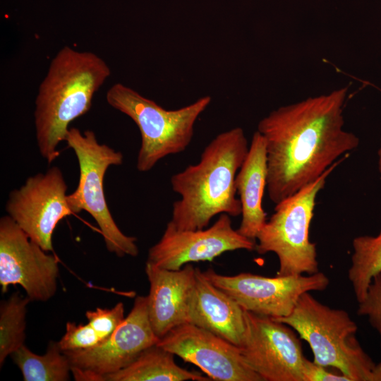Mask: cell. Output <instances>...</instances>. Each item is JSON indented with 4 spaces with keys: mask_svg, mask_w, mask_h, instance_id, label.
<instances>
[{
    "mask_svg": "<svg viewBox=\"0 0 381 381\" xmlns=\"http://www.w3.org/2000/svg\"><path fill=\"white\" fill-rule=\"evenodd\" d=\"M348 87L282 106L263 117L258 131L267 148V190L275 205L317 180L359 138L344 129Z\"/></svg>",
    "mask_w": 381,
    "mask_h": 381,
    "instance_id": "6da1fadb",
    "label": "cell"
},
{
    "mask_svg": "<svg viewBox=\"0 0 381 381\" xmlns=\"http://www.w3.org/2000/svg\"><path fill=\"white\" fill-rule=\"evenodd\" d=\"M248 149L243 130L233 128L212 139L197 164L174 174L171 188L181 198L173 203L168 223L178 230H197L217 214H241L235 179Z\"/></svg>",
    "mask_w": 381,
    "mask_h": 381,
    "instance_id": "7a4b0ae2",
    "label": "cell"
},
{
    "mask_svg": "<svg viewBox=\"0 0 381 381\" xmlns=\"http://www.w3.org/2000/svg\"><path fill=\"white\" fill-rule=\"evenodd\" d=\"M111 74L108 64L90 52L65 46L54 56L35 99V126L40 152L49 164L60 155L68 126L90 109L96 92Z\"/></svg>",
    "mask_w": 381,
    "mask_h": 381,
    "instance_id": "3957f363",
    "label": "cell"
},
{
    "mask_svg": "<svg viewBox=\"0 0 381 381\" xmlns=\"http://www.w3.org/2000/svg\"><path fill=\"white\" fill-rule=\"evenodd\" d=\"M273 319L308 344L315 364L335 368L349 381H381V363L376 364L363 350L356 338L358 326L346 310L332 308L306 292L289 315Z\"/></svg>",
    "mask_w": 381,
    "mask_h": 381,
    "instance_id": "277c9868",
    "label": "cell"
},
{
    "mask_svg": "<svg viewBox=\"0 0 381 381\" xmlns=\"http://www.w3.org/2000/svg\"><path fill=\"white\" fill-rule=\"evenodd\" d=\"M106 99L138 127L141 145L136 167L141 172L151 170L168 155L186 150L192 140L196 120L212 101L211 97L205 96L180 109L167 110L119 83L108 90Z\"/></svg>",
    "mask_w": 381,
    "mask_h": 381,
    "instance_id": "5b68a950",
    "label": "cell"
},
{
    "mask_svg": "<svg viewBox=\"0 0 381 381\" xmlns=\"http://www.w3.org/2000/svg\"><path fill=\"white\" fill-rule=\"evenodd\" d=\"M347 156L336 161L317 180L276 204L274 212L258 234L255 250L260 255H277V276L319 272L316 244L309 239L315 199L328 176Z\"/></svg>",
    "mask_w": 381,
    "mask_h": 381,
    "instance_id": "8992f818",
    "label": "cell"
},
{
    "mask_svg": "<svg viewBox=\"0 0 381 381\" xmlns=\"http://www.w3.org/2000/svg\"><path fill=\"white\" fill-rule=\"evenodd\" d=\"M65 141L74 151L79 164L76 189L67 195L72 213L87 212L97 222L106 247L119 257L137 256V238L124 234L118 227L107 204L104 179L110 166L121 165L123 154L106 144L99 143L92 131L82 133L77 128L68 129Z\"/></svg>",
    "mask_w": 381,
    "mask_h": 381,
    "instance_id": "52a82bcc",
    "label": "cell"
},
{
    "mask_svg": "<svg viewBox=\"0 0 381 381\" xmlns=\"http://www.w3.org/2000/svg\"><path fill=\"white\" fill-rule=\"evenodd\" d=\"M159 341L149 320L147 297L139 296L109 338L90 349L63 352L69 359L75 380L104 381L107 375L127 367Z\"/></svg>",
    "mask_w": 381,
    "mask_h": 381,
    "instance_id": "ba28073f",
    "label": "cell"
},
{
    "mask_svg": "<svg viewBox=\"0 0 381 381\" xmlns=\"http://www.w3.org/2000/svg\"><path fill=\"white\" fill-rule=\"evenodd\" d=\"M203 273L243 310L273 318L289 315L303 294L323 291L329 283L327 275L320 272L274 277L247 272L223 275L212 268Z\"/></svg>",
    "mask_w": 381,
    "mask_h": 381,
    "instance_id": "9c48e42d",
    "label": "cell"
},
{
    "mask_svg": "<svg viewBox=\"0 0 381 381\" xmlns=\"http://www.w3.org/2000/svg\"><path fill=\"white\" fill-rule=\"evenodd\" d=\"M246 332L241 353L263 381H304L300 339L289 325L244 310Z\"/></svg>",
    "mask_w": 381,
    "mask_h": 381,
    "instance_id": "30bf717a",
    "label": "cell"
},
{
    "mask_svg": "<svg viewBox=\"0 0 381 381\" xmlns=\"http://www.w3.org/2000/svg\"><path fill=\"white\" fill-rule=\"evenodd\" d=\"M67 185L61 169H49L27 179L13 190L6 205L8 215L44 250L53 251L57 224L73 214L67 202Z\"/></svg>",
    "mask_w": 381,
    "mask_h": 381,
    "instance_id": "8fae6325",
    "label": "cell"
},
{
    "mask_svg": "<svg viewBox=\"0 0 381 381\" xmlns=\"http://www.w3.org/2000/svg\"><path fill=\"white\" fill-rule=\"evenodd\" d=\"M8 216L0 219V285H20L31 301H47L57 289V258L47 254Z\"/></svg>",
    "mask_w": 381,
    "mask_h": 381,
    "instance_id": "7c38bea8",
    "label": "cell"
},
{
    "mask_svg": "<svg viewBox=\"0 0 381 381\" xmlns=\"http://www.w3.org/2000/svg\"><path fill=\"white\" fill-rule=\"evenodd\" d=\"M230 217L220 214L211 226L197 230H178L167 223L159 241L149 249L147 262L178 270L193 262L212 261L227 251L255 250L256 241L235 230Z\"/></svg>",
    "mask_w": 381,
    "mask_h": 381,
    "instance_id": "4fadbf2b",
    "label": "cell"
},
{
    "mask_svg": "<svg viewBox=\"0 0 381 381\" xmlns=\"http://www.w3.org/2000/svg\"><path fill=\"white\" fill-rule=\"evenodd\" d=\"M157 344L198 367L211 380L263 381L246 363L239 347L193 324L176 327Z\"/></svg>",
    "mask_w": 381,
    "mask_h": 381,
    "instance_id": "5bb4252c",
    "label": "cell"
},
{
    "mask_svg": "<svg viewBox=\"0 0 381 381\" xmlns=\"http://www.w3.org/2000/svg\"><path fill=\"white\" fill-rule=\"evenodd\" d=\"M145 270L150 284L149 320L160 339L176 327L190 323L195 294V267L188 263L180 270H169L146 262Z\"/></svg>",
    "mask_w": 381,
    "mask_h": 381,
    "instance_id": "9a60e30c",
    "label": "cell"
},
{
    "mask_svg": "<svg viewBox=\"0 0 381 381\" xmlns=\"http://www.w3.org/2000/svg\"><path fill=\"white\" fill-rule=\"evenodd\" d=\"M195 294L190 314L193 324L240 347L246 322L244 310L195 267Z\"/></svg>",
    "mask_w": 381,
    "mask_h": 381,
    "instance_id": "2e32d148",
    "label": "cell"
},
{
    "mask_svg": "<svg viewBox=\"0 0 381 381\" xmlns=\"http://www.w3.org/2000/svg\"><path fill=\"white\" fill-rule=\"evenodd\" d=\"M267 160L266 141L255 131L247 155L236 174L235 186L241 204L242 219L237 231L256 241V237L267 222L262 200L267 186Z\"/></svg>",
    "mask_w": 381,
    "mask_h": 381,
    "instance_id": "e0dca14e",
    "label": "cell"
},
{
    "mask_svg": "<svg viewBox=\"0 0 381 381\" xmlns=\"http://www.w3.org/2000/svg\"><path fill=\"white\" fill-rule=\"evenodd\" d=\"M174 354L157 344L144 350L127 367L104 377L108 381H209L207 376L178 365Z\"/></svg>",
    "mask_w": 381,
    "mask_h": 381,
    "instance_id": "ac0fdd59",
    "label": "cell"
},
{
    "mask_svg": "<svg viewBox=\"0 0 381 381\" xmlns=\"http://www.w3.org/2000/svg\"><path fill=\"white\" fill-rule=\"evenodd\" d=\"M25 381H67L71 366L58 342L49 343L47 351L38 355L25 344L11 355Z\"/></svg>",
    "mask_w": 381,
    "mask_h": 381,
    "instance_id": "d6986e66",
    "label": "cell"
},
{
    "mask_svg": "<svg viewBox=\"0 0 381 381\" xmlns=\"http://www.w3.org/2000/svg\"><path fill=\"white\" fill-rule=\"evenodd\" d=\"M351 263L348 278L358 302L365 295L375 275L381 273V229L376 236H359L352 241Z\"/></svg>",
    "mask_w": 381,
    "mask_h": 381,
    "instance_id": "ffe728a7",
    "label": "cell"
},
{
    "mask_svg": "<svg viewBox=\"0 0 381 381\" xmlns=\"http://www.w3.org/2000/svg\"><path fill=\"white\" fill-rule=\"evenodd\" d=\"M31 301L18 292H14L0 304V366L14 351L24 345L26 313Z\"/></svg>",
    "mask_w": 381,
    "mask_h": 381,
    "instance_id": "44dd1931",
    "label": "cell"
},
{
    "mask_svg": "<svg viewBox=\"0 0 381 381\" xmlns=\"http://www.w3.org/2000/svg\"><path fill=\"white\" fill-rule=\"evenodd\" d=\"M85 316L102 342L109 338L124 320V306L122 302H119L112 308H97L95 310H87Z\"/></svg>",
    "mask_w": 381,
    "mask_h": 381,
    "instance_id": "7402d4cb",
    "label": "cell"
},
{
    "mask_svg": "<svg viewBox=\"0 0 381 381\" xmlns=\"http://www.w3.org/2000/svg\"><path fill=\"white\" fill-rule=\"evenodd\" d=\"M101 343V339L93 327L89 324L76 325L68 322L66 332L58 341L62 351L86 349Z\"/></svg>",
    "mask_w": 381,
    "mask_h": 381,
    "instance_id": "603a6c76",
    "label": "cell"
},
{
    "mask_svg": "<svg viewBox=\"0 0 381 381\" xmlns=\"http://www.w3.org/2000/svg\"><path fill=\"white\" fill-rule=\"evenodd\" d=\"M358 303V315L367 317L380 335L381 347V273L373 277L365 296Z\"/></svg>",
    "mask_w": 381,
    "mask_h": 381,
    "instance_id": "cb8c5ba5",
    "label": "cell"
},
{
    "mask_svg": "<svg viewBox=\"0 0 381 381\" xmlns=\"http://www.w3.org/2000/svg\"><path fill=\"white\" fill-rule=\"evenodd\" d=\"M304 381H349L342 374H334L327 368L318 365L306 359L304 365Z\"/></svg>",
    "mask_w": 381,
    "mask_h": 381,
    "instance_id": "d4e9b609",
    "label": "cell"
},
{
    "mask_svg": "<svg viewBox=\"0 0 381 381\" xmlns=\"http://www.w3.org/2000/svg\"><path fill=\"white\" fill-rule=\"evenodd\" d=\"M377 154H378V170L381 175V143H380V147L378 150Z\"/></svg>",
    "mask_w": 381,
    "mask_h": 381,
    "instance_id": "484cf974",
    "label": "cell"
}]
</instances>
